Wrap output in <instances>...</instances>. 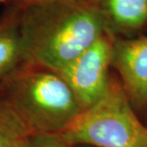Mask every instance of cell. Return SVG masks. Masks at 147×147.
<instances>
[{
	"label": "cell",
	"instance_id": "cell-1",
	"mask_svg": "<svg viewBox=\"0 0 147 147\" xmlns=\"http://www.w3.org/2000/svg\"><path fill=\"white\" fill-rule=\"evenodd\" d=\"M20 26L24 64L59 73L106 34L104 11L79 0L33 5Z\"/></svg>",
	"mask_w": 147,
	"mask_h": 147
},
{
	"label": "cell",
	"instance_id": "cell-2",
	"mask_svg": "<svg viewBox=\"0 0 147 147\" xmlns=\"http://www.w3.org/2000/svg\"><path fill=\"white\" fill-rule=\"evenodd\" d=\"M3 81L0 94L30 134L62 133L83 111L70 86L55 72L28 65Z\"/></svg>",
	"mask_w": 147,
	"mask_h": 147
},
{
	"label": "cell",
	"instance_id": "cell-3",
	"mask_svg": "<svg viewBox=\"0 0 147 147\" xmlns=\"http://www.w3.org/2000/svg\"><path fill=\"white\" fill-rule=\"evenodd\" d=\"M60 135L71 145L147 147V127L135 114L123 86L114 80Z\"/></svg>",
	"mask_w": 147,
	"mask_h": 147
},
{
	"label": "cell",
	"instance_id": "cell-4",
	"mask_svg": "<svg viewBox=\"0 0 147 147\" xmlns=\"http://www.w3.org/2000/svg\"><path fill=\"white\" fill-rule=\"evenodd\" d=\"M113 42L106 34L57 73L72 89L83 110L95 104L108 88Z\"/></svg>",
	"mask_w": 147,
	"mask_h": 147
},
{
	"label": "cell",
	"instance_id": "cell-5",
	"mask_svg": "<svg viewBox=\"0 0 147 147\" xmlns=\"http://www.w3.org/2000/svg\"><path fill=\"white\" fill-rule=\"evenodd\" d=\"M129 99L137 106L147 104V36L113 42V60Z\"/></svg>",
	"mask_w": 147,
	"mask_h": 147
},
{
	"label": "cell",
	"instance_id": "cell-6",
	"mask_svg": "<svg viewBox=\"0 0 147 147\" xmlns=\"http://www.w3.org/2000/svg\"><path fill=\"white\" fill-rule=\"evenodd\" d=\"M105 16L122 30H137L147 22V0H105Z\"/></svg>",
	"mask_w": 147,
	"mask_h": 147
},
{
	"label": "cell",
	"instance_id": "cell-7",
	"mask_svg": "<svg viewBox=\"0 0 147 147\" xmlns=\"http://www.w3.org/2000/svg\"><path fill=\"white\" fill-rule=\"evenodd\" d=\"M24 63V46L20 26L0 27V80H5Z\"/></svg>",
	"mask_w": 147,
	"mask_h": 147
},
{
	"label": "cell",
	"instance_id": "cell-8",
	"mask_svg": "<svg viewBox=\"0 0 147 147\" xmlns=\"http://www.w3.org/2000/svg\"><path fill=\"white\" fill-rule=\"evenodd\" d=\"M30 132L0 94V147H24Z\"/></svg>",
	"mask_w": 147,
	"mask_h": 147
},
{
	"label": "cell",
	"instance_id": "cell-9",
	"mask_svg": "<svg viewBox=\"0 0 147 147\" xmlns=\"http://www.w3.org/2000/svg\"><path fill=\"white\" fill-rule=\"evenodd\" d=\"M24 147H73L60 134H30Z\"/></svg>",
	"mask_w": 147,
	"mask_h": 147
},
{
	"label": "cell",
	"instance_id": "cell-10",
	"mask_svg": "<svg viewBox=\"0 0 147 147\" xmlns=\"http://www.w3.org/2000/svg\"><path fill=\"white\" fill-rule=\"evenodd\" d=\"M58 1H68V0H24V2L28 3L29 5H38V4H45V3L58 2Z\"/></svg>",
	"mask_w": 147,
	"mask_h": 147
},
{
	"label": "cell",
	"instance_id": "cell-11",
	"mask_svg": "<svg viewBox=\"0 0 147 147\" xmlns=\"http://www.w3.org/2000/svg\"><path fill=\"white\" fill-rule=\"evenodd\" d=\"M73 147H93L89 145H73Z\"/></svg>",
	"mask_w": 147,
	"mask_h": 147
}]
</instances>
